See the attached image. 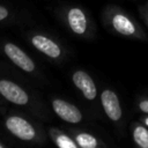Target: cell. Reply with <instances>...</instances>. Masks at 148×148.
Listing matches in <instances>:
<instances>
[{
  "label": "cell",
  "mask_w": 148,
  "mask_h": 148,
  "mask_svg": "<svg viewBox=\"0 0 148 148\" xmlns=\"http://www.w3.org/2000/svg\"><path fill=\"white\" fill-rule=\"evenodd\" d=\"M1 147H2V146H1V145H0V148H1Z\"/></svg>",
  "instance_id": "16"
},
{
  "label": "cell",
  "mask_w": 148,
  "mask_h": 148,
  "mask_svg": "<svg viewBox=\"0 0 148 148\" xmlns=\"http://www.w3.org/2000/svg\"><path fill=\"white\" fill-rule=\"evenodd\" d=\"M5 52L8 56V58L20 68H22L25 72H32L35 69L34 61L16 45L12 43H7L5 45Z\"/></svg>",
  "instance_id": "3"
},
{
  "label": "cell",
  "mask_w": 148,
  "mask_h": 148,
  "mask_svg": "<svg viewBox=\"0 0 148 148\" xmlns=\"http://www.w3.org/2000/svg\"><path fill=\"white\" fill-rule=\"evenodd\" d=\"M6 126L14 135H16L21 140L29 141L35 138L34 127L25 119H23L21 117H17V116L9 117L6 121Z\"/></svg>",
  "instance_id": "1"
},
{
  "label": "cell",
  "mask_w": 148,
  "mask_h": 148,
  "mask_svg": "<svg viewBox=\"0 0 148 148\" xmlns=\"http://www.w3.org/2000/svg\"><path fill=\"white\" fill-rule=\"evenodd\" d=\"M73 82L74 84L82 91L87 99H94L96 97L97 90L95 83L89 74L83 71H77L73 74Z\"/></svg>",
  "instance_id": "6"
},
{
  "label": "cell",
  "mask_w": 148,
  "mask_h": 148,
  "mask_svg": "<svg viewBox=\"0 0 148 148\" xmlns=\"http://www.w3.org/2000/svg\"><path fill=\"white\" fill-rule=\"evenodd\" d=\"M146 124H147V125H148V118H147V119H146Z\"/></svg>",
  "instance_id": "15"
},
{
  "label": "cell",
  "mask_w": 148,
  "mask_h": 148,
  "mask_svg": "<svg viewBox=\"0 0 148 148\" xmlns=\"http://www.w3.org/2000/svg\"><path fill=\"white\" fill-rule=\"evenodd\" d=\"M32 45L39 50L40 52L45 53L46 56L51 57V58H57L60 56V47L50 38L44 37V36H35L32 37Z\"/></svg>",
  "instance_id": "7"
},
{
  "label": "cell",
  "mask_w": 148,
  "mask_h": 148,
  "mask_svg": "<svg viewBox=\"0 0 148 148\" xmlns=\"http://www.w3.org/2000/svg\"><path fill=\"white\" fill-rule=\"evenodd\" d=\"M134 141L142 148H148V131L142 127L138 126L133 132Z\"/></svg>",
  "instance_id": "10"
},
{
  "label": "cell",
  "mask_w": 148,
  "mask_h": 148,
  "mask_svg": "<svg viewBox=\"0 0 148 148\" xmlns=\"http://www.w3.org/2000/svg\"><path fill=\"white\" fill-rule=\"evenodd\" d=\"M112 24H113V28L118 32H120L121 35H125V36L133 35L135 31L134 24L125 15H121V14L114 15V17L112 18Z\"/></svg>",
  "instance_id": "9"
},
{
  "label": "cell",
  "mask_w": 148,
  "mask_h": 148,
  "mask_svg": "<svg viewBox=\"0 0 148 148\" xmlns=\"http://www.w3.org/2000/svg\"><path fill=\"white\" fill-rule=\"evenodd\" d=\"M76 141L79 143L80 147L82 148H95L97 146V141L96 139L88 134V133H81L76 136Z\"/></svg>",
  "instance_id": "11"
},
{
  "label": "cell",
  "mask_w": 148,
  "mask_h": 148,
  "mask_svg": "<svg viewBox=\"0 0 148 148\" xmlns=\"http://www.w3.org/2000/svg\"><path fill=\"white\" fill-rule=\"evenodd\" d=\"M57 145L59 147H62V148H75L76 145L75 142H73L68 136L66 135H60L57 138Z\"/></svg>",
  "instance_id": "12"
},
{
  "label": "cell",
  "mask_w": 148,
  "mask_h": 148,
  "mask_svg": "<svg viewBox=\"0 0 148 148\" xmlns=\"http://www.w3.org/2000/svg\"><path fill=\"white\" fill-rule=\"evenodd\" d=\"M7 16H8V10H7L5 7L0 6V21L5 20Z\"/></svg>",
  "instance_id": "13"
},
{
  "label": "cell",
  "mask_w": 148,
  "mask_h": 148,
  "mask_svg": "<svg viewBox=\"0 0 148 148\" xmlns=\"http://www.w3.org/2000/svg\"><path fill=\"white\" fill-rule=\"evenodd\" d=\"M101 101L108 117L111 120H119L121 117V108L117 95L113 91L105 89L101 95Z\"/></svg>",
  "instance_id": "5"
},
{
  "label": "cell",
  "mask_w": 148,
  "mask_h": 148,
  "mask_svg": "<svg viewBox=\"0 0 148 148\" xmlns=\"http://www.w3.org/2000/svg\"><path fill=\"white\" fill-rule=\"evenodd\" d=\"M0 94L14 104L24 105L29 101L27 92L20 86L8 80H0Z\"/></svg>",
  "instance_id": "2"
},
{
  "label": "cell",
  "mask_w": 148,
  "mask_h": 148,
  "mask_svg": "<svg viewBox=\"0 0 148 148\" xmlns=\"http://www.w3.org/2000/svg\"><path fill=\"white\" fill-rule=\"evenodd\" d=\"M67 17H68L69 27L75 34H77V35L84 34V31L87 29V20L81 9H79V8L69 9Z\"/></svg>",
  "instance_id": "8"
},
{
  "label": "cell",
  "mask_w": 148,
  "mask_h": 148,
  "mask_svg": "<svg viewBox=\"0 0 148 148\" xmlns=\"http://www.w3.org/2000/svg\"><path fill=\"white\" fill-rule=\"evenodd\" d=\"M53 110L56 113L64 120L68 123L76 124L82 119V114L79 111L76 106L73 104H69L68 102H65L62 99H54L53 101Z\"/></svg>",
  "instance_id": "4"
},
{
  "label": "cell",
  "mask_w": 148,
  "mask_h": 148,
  "mask_svg": "<svg viewBox=\"0 0 148 148\" xmlns=\"http://www.w3.org/2000/svg\"><path fill=\"white\" fill-rule=\"evenodd\" d=\"M139 106H140V110H141V111L148 113V101H143V102H141Z\"/></svg>",
  "instance_id": "14"
}]
</instances>
